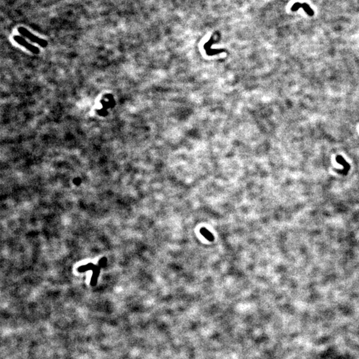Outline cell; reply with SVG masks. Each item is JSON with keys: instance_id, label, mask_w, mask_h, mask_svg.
Listing matches in <instances>:
<instances>
[{"instance_id": "3957f363", "label": "cell", "mask_w": 359, "mask_h": 359, "mask_svg": "<svg viewBox=\"0 0 359 359\" xmlns=\"http://www.w3.org/2000/svg\"><path fill=\"white\" fill-rule=\"evenodd\" d=\"M13 39H14V40L17 43L22 45L23 47H24L29 50L30 51L32 52L33 53L37 54V53H40V50H39V49L37 47L29 43L28 42H27L24 40V39L22 38L21 37H19L18 36H15L13 37Z\"/></svg>"}, {"instance_id": "277c9868", "label": "cell", "mask_w": 359, "mask_h": 359, "mask_svg": "<svg viewBox=\"0 0 359 359\" xmlns=\"http://www.w3.org/2000/svg\"><path fill=\"white\" fill-rule=\"evenodd\" d=\"M200 233L202 235L204 236L206 240H208L210 241H212L214 240V236L212 235V233L210 232L209 230L205 228H203L200 229Z\"/></svg>"}, {"instance_id": "7a4b0ae2", "label": "cell", "mask_w": 359, "mask_h": 359, "mask_svg": "<svg viewBox=\"0 0 359 359\" xmlns=\"http://www.w3.org/2000/svg\"><path fill=\"white\" fill-rule=\"evenodd\" d=\"M300 8L303 9V10L305 11V13L309 15V16H313L315 14L314 11L312 9L310 6L309 4H307V3L296 2L292 6L291 9L292 11H297Z\"/></svg>"}, {"instance_id": "6da1fadb", "label": "cell", "mask_w": 359, "mask_h": 359, "mask_svg": "<svg viewBox=\"0 0 359 359\" xmlns=\"http://www.w3.org/2000/svg\"><path fill=\"white\" fill-rule=\"evenodd\" d=\"M18 32L21 35H22V36L27 37V39H29V40L36 43L39 44L41 47H46L47 45V43L45 40L35 36L34 35H33L32 33H30L28 30L24 28V27H19L18 29Z\"/></svg>"}]
</instances>
